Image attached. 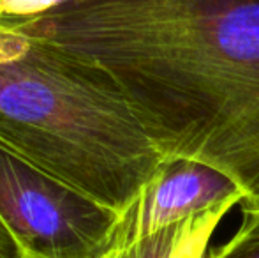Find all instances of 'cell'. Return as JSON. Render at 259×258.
<instances>
[{
  "instance_id": "obj_1",
  "label": "cell",
  "mask_w": 259,
  "mask_h": 258,
  "mask_svg": "<svg viewBox=\"0 0 259 258\" xmlns=\"http://www.w3.org/2000/svg\"><path fill=\"white\" fill-rule=\"evenodd\" d=\"M0 28L103 69L162 161L259 196V0H78Z\"/></svg>"
},
{
  "instance_id": "obj_2",
  "label": "cell",
  "mask_w": 259,
  "mask_h": 258,
  "mask_svg": "<svg viewBox=\"0 0 259 258\" xmlns=\"http://www.w3.org/2000/svg\"><path fill=\"white\" fill-rule=\"evenodd\" d=\"M0 141L118 214L162 165L103 69L6 28H0Z\"/></svg>"
},
{
  "instance_id": "obj_3",
  "label": "cell",
  "mask_w": 259,
  "mask_h": 258,
  "mask_svg": "<svg viewBox=\"0 0 259 258\" xmlns=\"http://www.w3.org/2000/svg\"><path fill=\"white\" fill-rule=\"evenodd\" d=\"M118 217L0 141V219L25 258H106Z\"/></svg>"
},
{
  "instance_id": "obj_4",
  "label": "cell",
  "mask_w": 259,
  "mask_h": 258,
  "mask_svg": "<svg viewBox=\"0 0 259 258\" xmlns=\"http://www.w3.org/2000/svg\"><path fill=\"white\" fill-rule=\"evenodd\" d=\"M243 198L245 191L211 166L189 159L162 161L154 179L120 214L113 251L222 202Z\"/></svg>"
},
{
  "instance_id": "obj_5",
  "label": "cell",
  "mask_w": 259,
  "mask_h": 258,
  "mask_svg": "<svg viewBox=\"0 0 259 258\" xmlns=\"http://www.w3.org/2000/svg\"><path fill=\"white\" fill-rule=\"evenodd\" d=\"M240 203V200L222 202L133 244L115 249L106 258H206L213 232L226 214Z\"/></svg>"
},
{
  "instance_id": "obj_6",
  "label": "cell",
  "mask_w": 259,
  "mask_h": 258,
  "mask_svg": "<svg viewBox=\"0 0 259 258\" xmlns=\"http://www.w3.org/2000/svg\"><path fill=\"white\" fill-rule=\"evenodd\" d=\"M206 258H259V219L243 216L236 234Z\"/></svg>"
},
{
  "instance_id": "obj_7",
  "label": "cell",
  "mask_w": 259,
  "mask_h": 258,
  "mask_svg": "<svg viewBox=\"0 0 259 258\" xmlns=\"http://www.w3.org/2000/svg\"><path fill=\"white\" fill-rule=\"evenodd\" d=\"M0 258H25L18 242L0 219Z\"/></svg>"
},
{
  "instance_id": "obj_8",
  "label": "cell",
  "mask_w": 259,
  "mask_h": 258,
  "mask_svg": "<svg viewBox=\"0 0 259 258\" xmlns=\"http://www.w3.org/2000/svg\"><path fill=\"white\" fill-rule=\"evenodd\" d=\"M240 210L243 216L257 217L259 219V196L257 198H243L240 203Z\"/></svg>"
}]
</instances>
